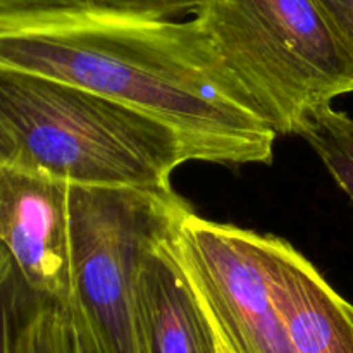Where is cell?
<instances>
[{"label":"cell","mask_w":353,"mask_h":353,"mask_svg":"<svg viewBox=\"0 0 353 353\" xmlns=\"http://www.w3.org/2000/svg\"><path fill=\"white\" fill-rule=\"evenodd\" d=\"M353 54V0H323Z\"/></svg>","instance_id":"5bb4252c"},{"label":"cell","mask_w":353,"mask_h":353,"mask_svg":"<svg viewBox=\"0 0 353 353\" xmlns=\"http://www.w3.org/2000/svg\"><path fill=\"white\" fill-rule=\"evenodd\" d=\"M299 134L353 203V117L327 105L314 112Z\"/></svg>","instance_id":"30bf717a"},{"label":"cell","mask_w":353,"mask_h":353,"mask_svg":"<svg viewBox=\"0 0 353 353\" xmlns=\"http://www.w3.org/2000/svg\"><path fill=\"white\" fill-rule=\"evenodd\" d=\"M195 161L186 141L143 112L79 86L0 68V165L90 188L172 190Z\"/></svg>","instance_id":"7a4b0ae2"},{"label":"cell","mask_w":353,"mask_h":353,"mask_svg":"<svg viewBox=\"0 0 353 353\" xmlns=\"http://www.w3.org/2000/svg\"><path fill=\"white\" fill-rule=\"evenodd\" d=\"M190 286H192V285H190ZM192 290L195 292L196 299H199L200 307H202L203 314H205L207 321H209L210 331H212V336H214V345H216V352L217 353H245L240 348V345L234 341V338L231 336L230 333H228V330L224 327V324L221 323V319L217 317V314L214 312V310L210 309L209 303H207L205 300L202 299V295H200V293L196 292L193 286H192Z\"/></svg>","instance_id":"4fadbf2b"},{"label":"cell","mask_w":353,"mask_h":353,"mask_svg":"<svg viewBox=\"0 0 353 353\" xmlns=\"http://www.w3.org/2000/svg\"><path fill=\"white\" fill-rule=\"evenodd\" d=\"M14 353H103L74 303L62 305L28 292Z\"/></svg>","instance_id":"9c48e42d"},{"label":"cell","mask_w":353,"mask_h":353,"mask_svg":"<svg viewBox=\"0 0 353 353\" xmlns=\"http://www.w3.org/2000/svg\"><path fill=\"white\" fill-rule=\"evenodd\" d=\"M79 2L100 9L117 10V12L181 19L186 14L196 16L207 0H79Z\"/></svg>","instance_id":"7c38bea8"},{"label":"cell","mask_w":353,"mask_h":353,"mask_svg":"<svg viewBox=\"0 0 353 353\" xmlns=\"http://www.w3.org/2000/svg\"><path fill=\"white\" fill-rule=\"evenodd\" d=\"M193 17L278 134L353 92V54L323 0H207Z\"/></svg>","instance_id":"3957f363"},{"label":"cell","mask_w":353,"mask_h":353,"mask_svg":"<svg viewBox=\"0 0 353 353\" xmlns=\"http://www.w3.org/2000/svg\"><path fill=\"white\" fill-rule=\"evenodd\" d=\"M171 238L141 262L138 302L150 353H217L209 321L172 252Z\"/></svg>","instance_id":"ba28073f"},{"label":"cell","mask_w":353,"mask_h":353,"mask_svg":"<svg viewBox=\"0 0 353 353\" xmlns=\"http://www.w3.org/2000/svg\"><path fill=\"white\" fill-rule=\"evenodd\" d=\"M28 292L7 252L0 247V353H14L17 323Z\"/></svg>","instance_id":"8fae6325"},{"label":"cell","mask_w":353,"mask_h":353,"mask_svg":"<svg viewBox=\"0 0 353 353\" xmlns=\"http://www.w3.org/2000/svg\"><path fill=\"white\" fill-rule=\"evenodd\" d=\"M0 68L59 79L174 130L195 161L269 164L276 131L202 24L79 6L0 14Z\"/></svg>","instance_id":"6da1fadb"},{"label":"cell","mask_w":353,"mask_h":353,"mask_svg":"<svg viewBox=\"0 0 353 353\" xmlns=\"http://www.w3.org/2000/svg\"><path fill=\"white\" fill-rule=\"evenodd\" d=\"M171 245L190 285L241 350L295 353L252 247V231L203 219L192 210Z\"/></svg>","instance_id":"5b68a950"},{"label":"cell","mask_w":353,"mask_h":353,"mask_svg":"<svg viewBox=\"0 0 353 353\" xmlns=\"http://www.w3.org/2000/svg\"><path fill=\"white\" fill-rule=\"evenodd\" d=\"M192 210L172 190L71 185L72 303L103 353H150L138 302L141 262Z\"/></svg>","instance_id":"277c9868"},{"label":"cell","mask_w":353,"mask_h":353,"mask_svg":"<svg viewBox=\"0 0 353 353\" xmlns=\"http://www.w3.org/2000/svg\"><path fill=\"white\" fill-rule=\"evenodd\" d=\"M272 303L295 353H353V305L292 243L252 231Z\"/></svg>","instance_id":"52a82bcc"},{"label":"cell","mask_w":353,"mask_h":353,"mask_svg":"<svg viewBox=\"0 0 353 353\" xmlns=\"http://www.w3.org/2000/svg\"><path fill=\"white\" fill-rule=\"evenodd\" d=\"M0 247L34 296L71 305V185L0 165Z\"/></svg>","instance_id":"8992f818"}]
</instances>
